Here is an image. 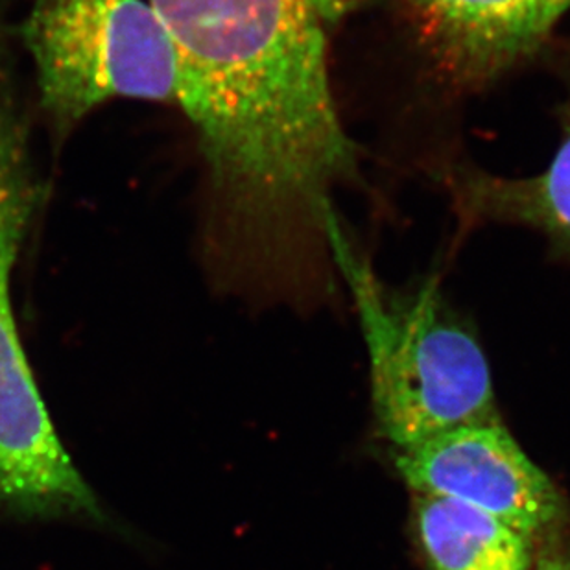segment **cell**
I'll return each mask as SVG.
<instances>
[{"instance_id":"6da1fadb","label":"cell","mask_w":570,"mask_h":570,"mask_svg":"<svg viewBox=\"0 0 570 570\" xmlns=\"http://www.w3.org/2000/svg\"><path fill=\"white\" fill-rule=\"evenodd\" d=\"M322 232L361 316L382 436L404 452L499 421L484 351L443 305L436 281L395 296L345 237L336 210L325 213Z\"/></svg>"},{"instance_id":"7a4b0ae2","label":"cell","mask_w":570,"mask_h":570,"mask_svg":"<svg viewBox=\"0 0 570 570\" xmlns=\"http://www.w3.org/2000/svg\"><path fill=\"white\" fill-rule=\"evenodd\" d=\"M22 39L60 134L114 98L178 102L176 50L150 0H33Z\"/></svg>"},{"instance_id":"3957f363","label":"cell","mask_w":570,"mask_h":570,"mask_svg":"<svg viewBox=\"0 0 570 570\" xmlns=\"http://www.w3.org/2000/svg\"><path fill=\"white\" fill-rule=\"evenodd\" d=\"M30 218L0 198V510L27 519L98 517L97 497L61 445L22 350L11 274Z\"/></svg>"},{"instance_id":"277c9868","label":"cell","mask_w":570,"mask_h":570,"mask_svg":"<svg viewBox=\"0 0 570 570\" xmlns=\"http://www.w3.org/2000/svg\"><path fill=\"white\" fill-rule=\"evenodd\" d=\"M397 469L415 493L462 502L530 538L558 524L566 508L501 421L460 426L399 452Z\"/></svg>"},{"instance_id":"5b68a950","label":"cell","mask_w":570,"mask_h":570,"mask_svg":"<svg viewBox=\"0 0 570 570\" xmlns=\"http://www.w3.org/2000/svg\"><path fill=\"white\" fill-rule=\"evenodd\" d=\"M426 41L469 80L508 69L541 43L538 0H410Z\"/></svg>"},{"instance_id":"8992f818","label":"cell","mask_w":570,"mask_h":570,"mask_svg":"<svg viewBox=\"0 0 570 570\" xmlns=\"http://www.w3.org/2000/svg\"><path fill=\"white\" fill-rule=\"evenodd\" d=\"M415 527L432 570H532V538L445 497H415Z\"/></svg>"},{"instance_id":"52a82bcc","label":"cell","mask_w":570,"mask_h":570,"mask_svg":"<svg viewBox=\"0 0 570 570\" xmlns=\"http://www.w3.org/2000/svg\"><path fill=\"white\" fill-rule=\"evenodd\" d=\"M456 196L471 220L532 227L570 249V117L560 148L543 173L515 179L462 174Z\"/></svg>"},{"instance_id":"ba28073f","label":"cell","mask_w":570,"mask_h":570,"mask_svg":"<svg viewBox=\"0 0 570 570\" xmlns=\"http://www.w3.org/2000/svg\"><path fill=\"white\" fill-rule=\"evenodd\" d=\"M305 2L323 24H336L344 17L350 16L351 11L364 4V0H305Z\"/></svg>"},{"instance_id":"9c48e42d","label":"cell","mask_w":570,"mask_h":570,"mask_svg":"<svg viewBox=\"0 0 570 570\" xmlns=\"http://www.w3.org/2000/svg\"><path fill=\"white\" fill-rule=\"evenodd\" d=\"M569 8L570 0H538V33L541 41Z\"/></svg>"},{"instance_id":"30bf717a","label":"cell","mask_w":570,"mask_h":570,"mask_svg":"<svg viewBox=\"0 0 570 570\" xmlns=\"http://www.w3.org/2000/svg\"><path fill=\"white\" fill-rule=\"evenodd\" d=\"M535 570H570V561L560 554H547L538 561Z\"/></svg>"},{"instance_id":"8fae6325","label":"cell","mask_w":570,"mask_h":570,"mask_svg":"<svg viewBox=\"0 0 570 570\" xmlns=\"http://www.w3.org/2000/svg\"><path fill=\"white\" fill-rule=\"evenodd\" d=\"M154 2H176V0H154Z\"/></svg>"}]
</instances>
